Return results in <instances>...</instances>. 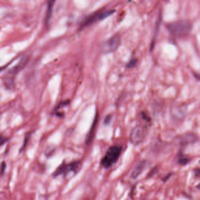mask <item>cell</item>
<instances>
[{"label": "cell", "instance_id": "6da1fadb", "mask_svg": "<svg viewBox=\"0 0 200 200\" xmlns=\"http://www.w3.org/2000/svg\"><path fill=\"white\" fill-rule=\"evenodd\" d=\"M192 24L188 20H179L170 23L167 29L173 36L178 38H185L191 32Z\"/></svg>", "mask_w": 200, "mask_h": 200}, {"label": "cell", "instance_id": "7a4b0ae2", "mask_svg": "<svg viewBox=\"0 0 200 200\" xmlns=\"http://www.w3.org/2000/svg\"><path fill=\"white\" fill-rule=\"evenodd\" d=\"M122 151L123 147L120 145L114 144L111 146L101 160L100 164L102 166L106 169L112 167L120 158Z\"/></svg>", "mask_w": 200, "mask_h": 200}, {"label": "cell", "instance_id": "3957f363", "mask_svg": "<svg viewBox=\"0 0 200 200\" xmlns=\"http://www.w3.org/2000/svg\"><path fill=\"white\" fill-rule=\"evenodd\" d=\"M81 166H82V161L79 160L74 161L69 163L63 162L54 171V172L52 174V177H57L61 175L66 176L67 174L70 173H73L74 174H76L80 170Z\"/></svg>", "mask_w": 200, "mask_h": 200}, {"label": "cell", "instance_id": "277c9868", "mask_svg": "<svg viewBox=\"0 0 200 200\" xmlns=\"http://www.w3.org/2000/svg\"><path fill=\"white\" fill-rule=\"evenodd\" d=\"M115 12V10L112 9L106 11H103L102 10L98 11L89 15V16L86 17L81 22L79 28L80 29H82L84 28L92 25L98 21H100L106 18L107 17H109L112 14H113Z\"/></svg>", "mask_w": 200, "mask_h": 200}, {"label": "cell", "instance_id": "5b68a950", "mask_svg": "<svg viewBox=\"0 0 200 200\" xmlns=\"http://www.w3.org/2000/svg\"><path fill=\"white\" fill-rule=\"evenodd\" d=\"M120 41V37L118 35H116L101 44L100 50L105 53L113 52L119 48Z\"/></svg>", "mask_w": 200, "mask_h": 200}, {"label": "cell", "instance_id": "8992f818", "mask_svg": "<svg viewBox=\"0 0 200 200\" xmlns=\"http://www.w3.org/2000/svg\"><path fill=\"white\" fill-rule=\"evenodd\" d=\"M146 134V129L142 126L134 127L130 134L129 140L134 145H139L144 141Z\"/></svg>", "mask_w": 200, "mask_h": 200}, {"label": "cell", "instance_id": "52a82bcc", "mask_svg": "<svg viewBox=\"0 0 200 200\" xmlns=\"http://www.w3.org/2000/svg\"><path fill=\"white\" fill-rule=\"evenodd\" d=\"M98 121H99V115H98V113H97L94 120H93V123L92 127H91V128L89 130V132L88 134L87 135V137H86V143L88 145L91 144V143H92L93 137H94V135L95 133L96 128V126L98 125Z\"/></svg>", "mask_w": 200, "mask_h": 200}, {"label": "cell", "instance_id": "ba28073f", "mask_svg": "<svg viewBox=\"0 0 200 200\" xmlns=\"http://www.w3.org/2000/svg\"><path fill=\"white\" fill-rule=\"evenodd\" d=\"M147 161L146 160H143L140 161L138 164L134 168V169L132 173L131 177L135 179L137 178L142 173V172L145 170L146 166H147Z\"/></svg>", "mask_w": 200, "mask_h": 200}, {"label": "cell", "instance_id": "9c48e42d", "mask_svg": "<svg viewBox=\"0 0 200 200\" xmlns=\"http://www.w3.org/2000/svg\"><path fill=\"white\" fill-rule=\"evenodd\" d=\"M178 158H177V161L178 163L179 164H180L181 166H185L187 164H188L190 161H191V158L190 157H188V156H187L186 154H184L181 151H180L178 154L177 156Z\"/></svg>", "mask_w": 200, "mask_h": 200}, {"label": "cell", "instance_id": "30bf717a", "mask_svg": "<svg viewBox=\"0 0 200 200\" xmlns=\"http://www.w3.org/2000/svg\"><path fill=\"white\" fill-rule=\"evenodd\" d=\"M55 1H49L48 2V6H47V12L45 17V22L46 24H49L50 21V18L52 17V14L53 12V8L54 6Z\"/></svg>", "mask_w": 200, "mask_h": 200}, {"label": "cell", "instance_id": "8fae6325", "mask_svg": "<svg viewBox=\"0 0 200 200\" xmlns=\"http://www.w3.org/2000/svg\"><path fill=\"white\" fill-rule=\"evenodd\" d=\"M137 62H138V60L137 59H133L129 62V63L127 65V67L128 68H133L136 66Z\"/></svg>", "mask_w": 200, "mask_h": 200}, {"label": "cell", "instance_id": "7c38bea8", "mask_svg": "<svg viewBox=\"0 0 200 200\" xmlns=\"http://www.w3.org/2000/svg\"><path fill=\"white\" fill-rule=\"evenodd\" d=\"M112 116L111 115H108V116H106L105 117V118L104 119V121H103L104 124L105 125H109L110 123V122H111V120H112Z\"/></svg>", "mask_w": 200, "mask_h": 200}, {"label": "cell", "instance_id": "4fadbf2b", "mask_svg": "<svg viewBox=\"0 0 200 200\" xmlns=\"http://www.w3.org/2000/svg\"><path fill=\"white\" fill-rule=\"evenodd\" d=\"M29 139V135H26V136H25V143H24L23 146L21 147V150H20V152H22L23 150L25 149V147H26V144H27V142H28V140Z\"/></svg>", "mask_w": 200, "mask_h": 200}, {"label": "cell", "instance_id": "5bb4252c", "mask_svg": "<svg viewBox=\"0 0 200 200\" xmlns=\"http://www.w3.org/2000/svg\"><path fill=\"white\" fill-rule=\"evenodd\" d=\"M8 139H7L5 137L0 135V146H2V144H4V143H5L6 142H7Z\"/></svg>", "mask_w": 200, "mask_h": 200}, {"label": "cell", "instance_id": "9a60e30c", "mask_svg": "<svg viewBox=\"0 0 200 200\" xmlns=\"http://www.w3.org/2000/svg\"><path fill=\"white\" fill-rule=\"evenodd\" d=\"M193 173L194 174V175L197 177H199V175H200V168H197L195 169L193 171Z\"/></svg>", "mask_w": 200, "mask_h": 200}]
</instances>
